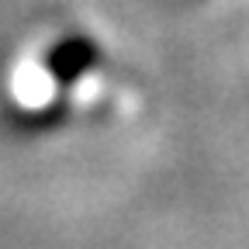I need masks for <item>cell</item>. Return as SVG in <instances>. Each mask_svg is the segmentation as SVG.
<instances>
[{"label":"cell","instance_id":"cell-1","mask_svg":"<svg viewBox=\"0 0 249 249\" xmlns=\"http://www.w3.org/2000/svg\"><path fill=\"white\" fill-rule=\"evenodd\" d=\"M87 66H90V45L80 42V38L62 42V45L52 49V55H49V70H52L55 76H62V80H70V76L83 73Z\"/></svg>","mask_w":249,"mask_h":249}]
</instances>
